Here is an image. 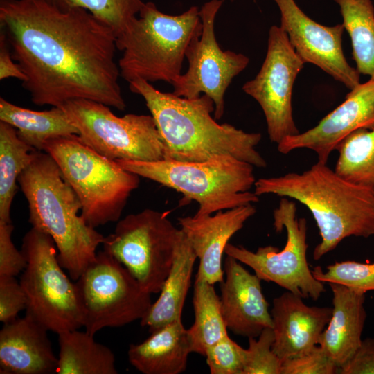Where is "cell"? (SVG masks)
I'll return each instance as SVG.
<instances>
[{
	"instance_id": "cell-14",
	"label": "cell",
	"mask_w": 374,
	"mask_h": 374,
	"mask_svg": "<svg viewBox=\"0 0 374 374\" xmlns=\"http://www.w3.org/2000/svg\"><path fill=\"white\" fill-rule=\"evenodd\" d=\"M305 64L286 33L274 25L269 30L267 54L259 72L242 87L262 108L269 137L277 145L299 133L293 118L292 97L295 80Z\"/></svg>"
},
{
	"instance_id": "cell-11",
	"label": "cell",
	"mask_w": 374,
	"mask_h": 374,
	"mask_svg": "<svg viewBox=\"0 0 374 374\" xmlns=\"http://www.w3.org/2000/svg\"><path fill=\"white\" fill-rule=\"evenodd\" d=\"M83 317V327L92 335L105 328L122 327L141 320L152 305L128 269L105 250L75 283Z\"/></svg>"
},
{
	"instance_id": "cell-18",
	"label": "cell",
	"mask_w": 374,
	"mask_h": 374,
	"mask_svg": "<svg viewBox=\"0 0 374 374\" xmlns=\"http://www.w3.org/2000/svg\"><path fill=\"white\" fill-rule=\"evenodd\" d=\"M256 213L252 204L243 205L215 215L178 218L181 229L199 260L195 278L214 285L224 280L222 255L231 238Z\"/></svg>"
},
{
	"instance_id": "cell-3",
	"label": "cell",
	"mask_w": 374,
	"mask_h": 374,
	"mask_svg": "<svg viewBox=\"0 0 374 374\" xmlns=\"http://www.w3.org/2000/svg\"><path fill=\"white\" fill-rule=\"evenodd\" d=\"M254 187L258 196L291 198L308 208L321 236L315 260L346 238L374 235V190L346 180L326 163L318 161L301 173L260 178Z\"/></svg>"
},
{
	"instance_id": "cell-21",
	"label": "cell",
	"mask_w": 374,
	"mask_h": 374,
	"mask_svg": "<svg viewBox=\"0 0 374 374\" xmlns=\"http://www.w3.org/2000/svg\"><path fill=\"white\" fill-rule=\"evenodd\" d=\"M328 285L332 292V315L318 345L340 369L362 341L366 319L365 294L336 283Z\"/></svg>"
},
{
	"instance_id": "cell-26",
	"label": "cell",
	"mask_w": 374,
	"mask_h": 374,
	"mask_svg": "<svg viewBox=\"0 0 374 374\" xmlns=\"http://www.w3.org/2000/svg\"><path fill=\"white\" fill-rule=\"evenodd\" d=\"M37 151L19 138L13 126L0 121V222L11 223L17 181Z\"/></svg>"
},
{
	"instance_id": "cell-29",
	"label": "cell",
	"mask_w": 374,
	"mask_h": 374,
	"mask_svg": "<svg viewBox=\"0 0 374 374\" xmlns=\"http://www.w3.org/2000/svg\"><path fill=\"white\" fill-rule=\"evenodd\" d=\"M335 171L346 180L374 190V128L357 130L338 145Z\"/></svg>"
},
{
	"instance_id": "cell-32",
	"label": "cell",
	"mask_w": 374,
	"mask_h": 374,
	"mask_svg": "<svg viewBox=\"0 0 374 374\" xmlns=\"http://www.w3.org/2000/svg\"><path fill=\"white\" fill-rule=\"evenodd\" d=\"M256 339L249 337L244 352L243 374H281L282 361L274 353L272 328H265Z\"/></svg>"
},
{
	"instance_id": "cell-13",
	"label": "cell",
	"mask_w": 374,
	"mask_h": 374,
	"mask_svg": "<svg viewBox=\"0 0 374 374\" xmlns=\"http://www.w3.org/2000/svg\"><path fill=\"white\" fill-rule=\"evenodd\" d=\"M224 0H211L199 10L202 31L189 44L185 57L187 71L172 84V93L179 97L195 98L202 94L210 97L215 106L214 116L220 119L224 113V95L233 79L249 64L242 53L223 51L215 33V21Z\"/></svg>"
},
{
	"instance_id": "cell-28",
	"label": "cell",
	"mask_w": 374,
	"mask_h": 374,
	"mask_svg": "<svg viewBox=\"0 0 374 374\" xmlns=\"http://www.w3.org/2000/svg\"><path fill=\"white\" fill-rule=\"evenodd\" d=\"M351 39L353 57L360 74L374 79V6L371 0H334Z\"/></svg>"
},
{
	"instance_id": "cell-10",
	"label": "cell",
	"mask_w": 374,
	"mask_h": 374,
	"mask_svg": "<svg viewBox=\"0 0 374 374\" xmlns=\"http://www.w3.org/2000/svg\"><path fill=\"white\" fill-rule=\"evenodd\" d=\"M87 146L112 160L154 161L165 159V146L152 115L118 117L109 106L86 99L61 106Z\"/></svg>"
},
{
	"instance_id": "cell-38",
	"label": "cell",
	"mask_w": 374,
	"mask_h": 374,
	"mask_svg": "<svg viewBox=\"0 0 374 374\" xmlns=\"http://www.w3.org/2000/svg\"><path fill=\"white\" fill-rule=\"evenodd\" d=\"M5 33H0V80L15 78L22 82L26 77L17 63L14 62Z\"/></svg>"
},
{
	"instance_id": "cell-1",
	"label": "cell",
	"mask_w": 374,
	"mask_h": 374,
	"mask_svg": "<svg viewBox=\"0 0 374 374\" xmlns=\"http://www.w3.org/2000/svg\"><path fill=\"white\" fill-rule=\"evenodd\" d=\"M0 24L35 105L86 99L125 109L116 35L90 12L44 0H0Z\"/></svg>"
},
{
	"instance_id": "cell-4",
	"label": "cell",
	"mask_w": 374,
	"mask_h": 374,
	"mask_svg": "<svg viewBox=\"0 0 374 374\" xmlns=\"http://www.w3.org/2000/svg\"><path fill=\"white\" fill-rule=\"evenodd\" d=\"M18 183L28 202L32 228L51 237L60 264L76 280L95 260L105 237L78 215L81 203L49 154L37 151Z\"/></svg>"
},
{
	"instance_id": "cell-9",
	"label": "cell",
	"mask_w": 374,
	"mask_h": 374,
	"mask_svg": "<svg viewBox=\"0 0 374 374\" xmlns=\"http://www.w3.org/2000/svg\"><path fill=\"white\" fill-rule=\"evenodd\" d=\"M180 232L167 213L146 208L119 220L102 244L145 291L157 294L172 267Z\"/></svg>"
},
{
	"instance_id": "cell-22",
	"label": "cell",
	"mask_w": 374,
	"mask_h": 374,
	"mask_svg": "<svg viewBox=\"0 0 374 374\" xmlns=\"http://www.w3.org/2000/svg\"><path fill=\"white\" fill-rule=\"evenodd\" d=\"M190 342L181 320L172 321L157 330L144 341L130 345L128 359L144 374H179L185 371Z\"/></svg>"
},
{
	"instance_id": "cell-20",
	"label": "cell",
	"mask_w": 374,
	"mask_h": 374,
	"mask_svg": "<svg viewBox=\"0 0 374 374\" xmlns=\"http://www.w3.org/2000/svg\"><path fill=\"white\" fill-rule=\"evenodd\" d=\"M48 331L26 314L3 323L0 331V373H56L58 359Z\"/></svg>"
},
{
	"instance_id": "cell-25",
	"label": "cell",
	"mask_w": 374,
	"mask_h": 374,
	"mask_svg": "<svg viewBox=\"0 0 374 374\" xmlns=\"http://www.w3.org/2000/svg\"><path fill=\"white\" fill-rule=\"evenodd\" d=\"M58 335L57 374H116L115 356L86 330H66Z\"/></svg>"
},
{
	"instance_id": "cell-19",
	"label": "cell",
	"mask_w": 374,
	"mask_h": 374,
	"mask_svg": "<svg viewBox=\"0 0 374 374\" xmlns=\"http://www.w3.org/2000/svg\"><path fill=\"white\" fill-rule=\"evenodd\" d=\"M303 299L287 291L273 300L272 350L282 362L318 345L332 315V308L309 306Z\"/></svg>"
},
{
	"instance_id": "cell-23",
	"label": "cell",
	"mask_w": 374,
	"mask_h": 374,
	"mask_svg": "<svg viewBox=\"0 0 374 374\" xmlns=\"http://www.w3.org/2000/svg\"><path fill=\"white\" fill-rule=\"evenodd\" d=\"M197 258L188 239L181 229L172 267L160 295L140 320L141 325L148 327L150 332L172 321L181 320L183 308Z\"/></svg>"
},
{
	"instance_id": "cell-35",
	"label": "cell",
	"mask_w": 374,
	"mask_h": 374,
	"mask_svg": "<svg viewBox=\"0 0 374 374\" xmlns=\"http://www.w3.org/2000/svg\"><path fill=\"white\" fill-rule=\"evenodd\" d=\"M27 307V297L15 276H0V321L9 323Z\"/></svg>"
},
{
	"instance_id": "cell-34",
	"label": "cell",
	"mask_w": 374,
	"mask_h": 374,
	"mask_svg": "<svg viewBox=\"0 0 374 374\" xmlns=\"http://www.w3.org/2000/svg\"><path fill=\"white\" fill-rule=\"evenodd\" d=\"M339 367L319 345L308 352L283 362L281 374H334Z\"/></svg>"
},
{
	"instance_id": "cell-15",
	"label": "cell",
	"mask_w": 374,
	"mask_h": 374,
	"mask_svg": "<svg viewBox=\"0 0 374 374\" xmlns=\"http://www.w3.org/2000/svg\"><path fill=\"white\" fill-rule=\"evenodd\" d=\"M280 27L305 63L317 66L350 90L360 84L359 73L347 62L342 48L343 24L323 26L310 18L294 0H274Z\"/></svg>"
},
{
	"instance_id": "cell-8",
	"label": "cell",
	"mask_w": 374,
	"mask_h": 374,
	"mask_svg": "<svg viewBox=\"0 0 374 374\" xmlns=\"http://www.w3.org/2000/svg\"><path fill=\"white\" fill-rule=\"evenodd\" d=\"M21 251L27 261L19 280L27 297L26 314L57 334L83 327L75 283L63 271L51 237L31 228Z\"/></svg>"
},
{
	"instance_id": "cell-7",
	"label": "cell",
	"mask_w": 374,
	"mask_h": 374,
	"mask_svg": "<svg viewBox=\"0 0 374 374\" xmlns=\"http://www.w3.org/2000/svg\"><path fill=\"white\" fill-rule=\"evenodd\" d=\"M44 152L57 163L64 179L77 195L81 215L96 228L118 222L140 177L87 146L78 135L48 140Z\"/></svg>"
},
{
	"instance_id": "cell-33",
	"label": "cell",
	"mask_w": 374,
	"mask_h": 374,
	"mask_svg": "<svg viewBox=\"0 0 374 374\" xmlns=\"http://www.w3.org/2000/svg\"><path fill=\"white\" fill-rule=\"evenodd\" d=\"M243 348L225 336L211 346L206 352V364L211 374H243Z\"/></svg>"
},
{
	"instance_id": "cell-16",
	"label": "cell",
	"mask_w": 374,
	"mask_h": 374,
	"mask_svg": "<svg viewBox=\"0 0 374 374\" xmlns=\"http://www.w3.org/2000/svg\"><path fill=\"white\" fill-rule=\"evenodd\" d=\"M374 128V79L360 83L345 100L314 127L286 137L277 149L282 154L301 148L314 152L318 161L327 163L330 153L350 133Z\"/></svg>"
},
{
	"instance_id": "cell-31",
	"label": "cell",
	"mask_w": 374,
	"mask_h": 374,
	"mask_svg": "<svg viewBox=\"0 0 374 374\" xmlns=\"http://www.w3.org/2000/svg\"><path fill=\"white\" fill-rule=\"evenodd\" d=\"M312 272L323 283H336L364 294L374 290V262H336L328 265L326 271L316 266Z\"/></svg>"
},
{
	"instance_id": "cell-24",
	"label": "cell",
	"mask_w": 374,
	"mask_h": 374,
	"mask_svg": "<svg viewBox=\"0 0 374 374\" xmlns=\"http://www.w3.org/2000/svg\"><path fill=\"white\" fill-rule=\"evenodd\" d=\"M0 121L13 126L19 138L38 151H43L45 143L51 139L78 135V129L62 107L34 111L1 97Z\"/></svg>"
},
{
	"instance_id": "cell-37",
	"label": "cell",
	"mask_w": 374,
	"mask_h": 374,
	"mask_svg": "<svg viewBox=\"0 0 374 374\" xmlns=\"http://www.w3.org/2000/svg\"><path fill=\"white\" fill-rule=\"evenodd\" d=\"M341 374H374V337L362 343L353 357L339 369Z\"/></svg>"
},
{
	"instance_id": "cell-12",
	"label": "cell",
	"mask_w": 374,
	"mask_h": 374,
	"mask_svg": "<svg viewBox=\"0 0 374 374\" xmlns=\"http://www.w3.org/2000/svg\"><path fill=\"white\" fill-rule=\"evenodd\" d=\"M273 217L276 233L286 230V242L282 250L268 245L253 252L228 243L224 253L251 267L261 280L274 283L303 299L318 300L325 287L314 278L307 261L306 220L297 218L296 204L287 197L280 199Z\"/></svg>"
},
{
	"instance_id": "cell-36",
	"label": "cell",
	"mask_w": 374,
	"mask_h": 374,
	"mask_svg": "<svg viewBox=\"0 0 374 374\" xmlns=\"http://www.w3.org/2000/svg\"><path fill=\"white\" fill-rule=\"evenodd\" d=\"M14 226L11 223L0 222V276H16L23 271L27 261L11 238Z\"/></svg>"
},
{
	"instance_id": "cell-30",
	"label": "cell",
	"mask_w": 374,
	"mask_h": 374,
	"mask_svg": "<svg viewBox=\"0 0 374 374\" xmlns=\"http://www.w3.org/2000/svg\"><path fill=\"white\" fill-rule=\"evenodd\" d=\"M61 10L85 9L109 26L116 37L123 33L136 17L141 0H44Z\"/></svg>"
},
{
	"instance_id": "cell-2",
	"label": "cell",
	"mask_w": 374,
	"mask_h": 374,
	"mask_svg": "<svg viewBox=\"0 0 374 374\" xmlns=\"http://www.w3.org/2000/svg\"><path fill=\"white\" fill-rule=\"evenodd\" d=\"M129 88L144 99L156 122L165 146L164 159L204 161L229 155L254 167L267 166L256 150L261 134L217 123L211 116L214 103L206 94L195 98L179 97L141 79L130 81Z\"/></svg>"
},
{
	"instance_id": "cell-5",
	"label": "cell",
	"mask_w": 374,
	"mask_h": 374,
	"mask_svg": "<svg viewBox=\"0 0 374 374\" xmlns=\"http://www.w3.org/2000/svg\"><path fill=\"white\" fill-rule=\"evenodd\" d=\"M202 24L199 10L190 7L178 15L159 10L154 3H145L136 17L116 37L121 77L130 82L141 79L171 84L181 75L186 51L199 37Z\"/></svg>"
},
{
	"instance_id": "cell-6",
	"label": "cell",
	"mask_w": 374,
	"mask_h": 374,
	"mask_svg": "<svg viewBox=\"0 0 374 374\" xmlns=\"http://www.w3.org/2000/svg\"><path fill=\"white\" fill-rule=\"evenodd\" d=\"M116 161L129 172L183 194L186 202H197L196 217L259 201V196L249 191L256 181L254 166L232 156L219 155L204 161Z\"/></svg>"
},
{
	"instance_id": "cell-27",
	"label": "cell",
	"mask_w": 374,
	"mask_h": 374,
	"mask_svg": "<svg viewBox=\"0 0 374 374\" xmlns=\"http://www.w3.org/2000/svg\"><path fill=\"white\" fill-rule=\"evenodd\" d=\"M195 321L188 330L192 353L205 357L207 349L228 335L220 304L213 284L195 278L193 297Z\"/></svg>"
},
{
	"instance_id": "cell-17",
	"label": "cell",
	"mask_w": 374,
	"mask_h": 374,
	"mask_svg": "<svg viewBox=\"0 0 374 374\" xmlns=\"http://www.w3.org/2000/svg\"><path fill=\"white\" fill-rule=\"evenodd\" d=\"M224 273L220 298L227 329L235 335L256 338L265 328H272L269 304L262 293L261 280L228 255Z\"/></svg>"
}]
</instances>
